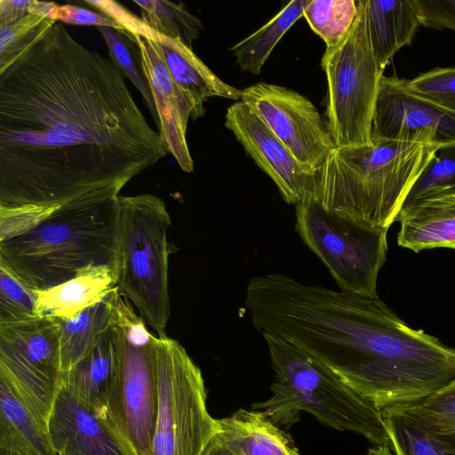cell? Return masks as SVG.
Here are the masks:
<instances>
[{"mask_svg": "<svg viewBox=\"0 0 455 455\" xmlns=\"http://www.w3.org/2000/svg\"><path fill=\"white\" fill-rule=\"evenodd\" d=\"M167 152L119 68L61 23L0 72V209L119 196Z\"/></svg>", "mask_w": 455, "mask_h": 455, "instance_id": "cell-1", "label": "cell"}, {"mask_svg": "<svg viewBox=\"0 0 455 455\" xmlns=\"http://www.w3.org/2000/svg\"><path fill=\"white\" fill-rule=\"evenodd\" d=\"M245 305L259 332L314 357L379 410L422 397L443 365V342L409 326L378 295L275 273L250 281Z\"/></svg>", "mask_w": 455, "mask_h": 455, "instance_id": "cell-2", "label": "cell"}, {"mask_svg": "<svg viewBox=\"0 0 455 455\" xmlns=\"http://www.w3.org/2000/svg\"><path fill=\"white\" fill-rule=\"evenodd\" d=\"M118 196H92L57 208L26 232L0 242V261L38 291L92 266L118 267Z\"/></svg>", "mask_w": 455, "mask_h": 455, "instance_id": "cell-3", "label": "cell"}, {"mask_svg": "<svg viewBox=\"0 0 455 455\" xmlns=\"http://www.w3.org/2000/svg\"><path fill=\"white\" fill-rule=\"evenodd\" d=\"M438 149L390 141L336 148L316 173L315 200L328 212L388 229Z\"/></svg>", "mask_w": 455, "mask_h": 455, "instance_id": "cell-4", "label": "cell"}, {"mask_svg": "<svg viewBox=\"0 0 455 455\" xmlns=\"http://www.w3.org/2000/svg\"><path fill=\"white\" fill-rule=\"evenodd\" d=\"M268 348L275 379L272 396L251 408L275 425L289 429L307 411L340 431L363 435L388 447L382 411L343 382L327 367L293 345L262 335Z\"/></svg>", "mask_w": 455, "mask_h": 455, "instance_id": "cell-5", "label": "cell"}, {"mask_svg": "<svg viewBox=\"0 0 455 455\" xmlns=\"http://www.w3.org/2000/svg\"><path fill=\"white\" fill-rule=\"evenodd\" d=\"M116 320L123 335L118 370L94 414L124 455H153L157 410L156 344L132 303L116 291Z\"/></svg>", "mask_w": 455, "mask_h": 455, "instance_id": "cell-6", "label": "cell"}, {"mask_svg": "<svg viewBox=\"0 0 455 455\" xmlns=\"http://www.w3.org/2000/svg\"><path fill=\"white\" fill-rule=\"evenodd\" d=\"M119 292L157 337L166 336L171 315L167 240L172 224L165 203L151 194L119 196Z\"/></svg>", "mask_w": 455, "mask_h": 455, "instance_id": "cell-7", "label": "cell"}, {"mask_svg": "<svg viewBox=\"0 0 455 455\" xmlns=\"http://www.w3.org/2000/svg\"><path fill=\"white\" fill-rule=\"evenodd\" d=\"M326 75L324 121L337 148L372 146L371 123L384 71L369 38L364 0H357L353 26L321 60Z\"/></svg>", "mask_w": 455, "mask_h": 455, "instance_id": "cell-8", "label": "cell"}, {"mask_svg": "<svg viewBox=\"0 0 455 455\" xmlns=\"http://www.w3.org/2000/svg\"><path fill=\"white\" fill-rule=\"evenodd\" d=\"M156 373L153 455H203L219 427L207 409L201 370L184 347L166 335L156 339Z\"/></svg>", "mask_w": 455, "mask_h": 455, "instance_id": "cell-9", "label": "cell"}, {"mask_svg": "<svg viewBox=\"0 0 455 455\" xmlns=\"http://www.w3.org/2000/svg\"><path fill=\"white\" fill-rule=\"evenodd\" d=\"M295 208L297 233L327 267L339 290L376 296L378 275L387 259L388 229L328 212L315 198Z\"/></svg>", "mask_w": 455, "mask_h": 455, "instance_id": "cell-10", "label": "cell"}, {"mask_svg": "<svg viewBox=\"0 0 455 455\" xmlns=\"http://www.w3.org/2000/svg\"><path fill=\"white\" fill-rule=\"evenodd\" d=\"M60 331L45 316L0 323V376L48 427L61 388Z\"/></svg>", "mask_w": 455, "mask_h": 455, "instance_id": "cell-11", "label": "cell"}, {"mask_svg": "<svg viewBox=\"0 0 455 455\" xmlns=\"http://www.w3.org/2000/svg\"><path fill=\"white\" fill-rule=\"evenodd\" d=\"M248 105L285 145L295 159L316 174L337 148L314 104L300 93L263 82L242 90Z\"/></svg>", "mask_w": 455, "mask_h": 455, "instance_id": "cell-12", "label": "cell"}, {"mask_svg": "<svg viewBox=\"0 0 455 455\" xmlns=\"http://www.w3.org/2000/svg\"><path fill=\"white\" fill-rule=\"evenodd\" d=\"M371 141L455 147V111L415 92L407 79L381 77L371 123Z\"/></svg>", "mask_w": 455, "mask_h": 455, "instance_id": "cell-13", "label": "cell"}, {"mask_svg": "<svg viewBox=\"0 0 455 455\" xmlns=\"http://www.w3.org/2000/svg\"><path fill=\"white\" fill-rule=\"evenodd\" d=\"M225 126L247 155L275 182L283 200L296 205L315 198V176L307 172L257 114L241 100L232 104Z\"/></svg>", "mask_w": 455, "mask_h": 455, "instance_id": "cell-14", "label": "cell"}, {"mask_svg": "<svg viewBox=\"0 0 455 455\" xmlns=\"http://www.w3.org/2000/svg\"><path fill=\"white\" fill-rule=\"evenodd\" d=\"M127 36L140 48L143 72L157 110L163 142L180 168L186 172H192L194 161L186 134L189 117L197 118L194 104L174 83L152 40L141 35L127 33Z\"/></svg>", "mask_w": 455, "mask_h": 455, "instance_id": "cell-15", "label": "cell"}, {"mask_svg": "<svg viewBox=\"0 0 455 455\" xmlns=\"http://www.w3.org/2000/svg\"><path fill=\"white\" fill-rule=\"evenodd\" d=\"M49 431L58 455H124L93 411L62 387Z\"/></svg>", "mask_w": 455, "mask_h": 455, "instance_id": "cell-16", "label": "cell"}, {"mask_svg": "<svg viewBox=\"0 0 455 455\" xmlns=\"http://www.w3.org/2000/svg\"><path fill=\"white\" fill-rule=\"evenodd\" d=\"M397 243L414 252L435 248L455 250V188L405 204L396 217Z\"/></svg>", "mask_w": 455, "mask_h": 455, "instance_id": "cell-17", "label": "cell"}, {"mask_svg": "<svg viewBox=\"0 0 455 455\" xmlns=\"http://www.w3.org/2000/svg\"><path fill=\"white\" fill-rule=\"evenodd\" d=\"M152 40L174 83L194 104L197 118L204 114V102L211 97L239 101L242 90L216 76L180 39L164 36L150 28Z\"/></svg>", "mask_w": 455, "mask_h": 455, "instance_id": "cell-18", "label": "cell"}, {"mask_svg": "<svg viewBox=\"0 0 455 455\" xmlns=\"http://www.w3.org/2000/svg\"><path fill=\"white\" fill-rule=\"evenodd\" d=\"M118 267L92 266L67 282L46 290H34L37 316L70 320L105 299L117 288Z\"/></svg>", "mask_w": 455, "mask_h": 455, "instance_id": "cell-19", "label": "cell"}, {"mask_svg": "<svg viewBox=\"0 0 455 455\" xmlns=\"http://www.w3.org/2000/svg\"><path fill=\"white\" fill-rule=\"evenodd\" d=\"M122 349V331L115 320L90 352L62 374L61 387L94 411L118 370Z\"/></svg>", "mask_w": 455, "mask_h": 455, "instance_id": "cell-20", "label": "cell"}, {"mask_svg": "<svg viewBox=\"0 0 455 455\" xmlns=\"http://www.w3.org/2000/svg\"><path fill=\"white\" fill-rule=\"evenodd\" d=\"M366 24L371 48L384 71L394 55L411 44L421 18L416 0H364Z\"/></svg>", "mask_w": 455, "mask_h": 455, "instance_id": "cell-21", "label": "cell"}, {"mask_svg": "<svg viewBox=\"0 0 455 455\" xmlns=\"http://www.w3.org/2000/svg\"><path fill=\"white\" fill-rule=\"evenodd\" d=\"M217 421L215 437L234 455H301L284 429L260 411L240 409Z\"/></svg>", "mask_w": 455, "mask_h": 455, "instance_id": "cell-22", "label": "cell"}, {"mask_svg": "<svg viewBox=\"0 0 455 455\" xmlns=\"http://www.w3.org/2000/svg\"><path fill=\"white\" fill-rule=\"evenodd\" d=\"M0 447L12 448L25 455H58L48 426L29 410L2 376Z\"/></svg>", "mask_w": 455, "mask_h": 455, "instance_id": "cell-23", "label": "cell"}, {"mask_svg": "<svg viewBox=\"0 0 455 455\" xmlns=\"http://www.w3.org/2000/svg\"><path fill=\"white\" fill-rule=\"evenodd\" d=\"M117 290L118 287L105 299L85 308L75 318L58 320L62 374L84 357L100 336L115 323L114 298Z\"/></svg>", "mask_w": 455, "mask_h": 455, "instance_id": "cell-24", "label": "cell"}, {"mask_svg": "<svg viewBox=\"0 0 455 455\" xmlns=\"http://www.w3.org/2000/svg\"><path fill=\"white\" fill-rule=\"evenodd\" d=\"M308 0H292L251 35L231 47L243 72L259 75L272 51L290 28L303 16Z\"/></svg>", "mask_w": 455, "mask_h": 455, "instance_id": "cell-25", "label": "cell"}, {"mask_svg": "<svg viewBox=\"0 0 455 455\" xmlns=\"http://www.w3.org/2000/svg\"><path fill=\"white\" fill-rule=\"evenodd\" d=\"M388 448L395 455H455V435L396 412L382 411Z\"/></svg>", "mask_w": 455, "mask_h": 455, "instance_id": "cell-26", "label": "cell"}, {"mask_svg": "<svg viewBox=\"0 0 455 455\" xmlns=\"http://www.w3.org/2000/svg\"><path fill=\"white\" fill-rule=\"evenodd\" d=\"M134 2L141 10L142 20L152 30L170 38L180 39L191 48L204 28L201 20L191 14L183 4L164 0Z\"/></svg>", "mask_w": 455, "mask_h": 455, "instance_id": "cell-27", "label": "cell"}, {"mask_svg": "<svg viewBox=\"0 0 455 455\" xmlns=\"http://www.w3.org/2000/svg\"><path fill=\"white\" fill-rule=\"evenodd\" d=\"M357 14V0H308L303 17L326 47L338 44L348 33Z\"/></svg>", "mask_w": 455, "mask_h": 455, "instance_id": "cell-28", "label": "cell"}, {"mask_svg": "<svg viewBox=\"0 0 455 455\" xmlns=\"http://www.w3.org/2000/svg\"><path fill=\"white\" fill-rule=\"evenodd\" d=\"M97 28L108 47L110 60L141 93L159 127L157 110L150 85L143 72L139 46L124 30L109 27H97Z\"/></svg>", "mask_w": 455, "mask_h": 455, "instance_id": "cell-29", "label": "cell"}, {"mask_svg": "<svg viewBox=\"0 0 455 455\" xmlns=\"http://www.w3.org/2000/svg\"><path fill=\"white\" fill-rule=\"evenodd\" d=\"M386 410L414 419L436 431L455 435V379L427 397Z\"/></svg>", "mask_w": 455, "mask_h": 455, "instance_id": "cell-30", "label": "cell"}, {"mask_svg": "<svg viewBox=\"0 0 455 455\" xmlns=\"http://www.w3.org/2000/svg\"><path fill=\"white\" fill-rule=\"evenodd\" d=\"M55 23L45 16L28 13L10 24L0 26V72L17 60Z\"/></svg>", "mask_w": 455, "mask_h": 455, "instance_id": "cell-31", "label": "cell"}, {"mask_svg": "<svg viewBox=\"0 0 455 455\" xmlns=\"http://www.w3.org/2000/svg\"><path fill=\"white\" fill-rule=\"evenodd\" d=\"M36 295L4 262L0 261V323L37 317Z\"/></svg>", "mask_w": 455, "mask_h": 455, "instance_id": "cell-32", "label": "cell"}, {"mask_svg": "<svg viewBox=\"0 0 455 455\" xmlns=\"http://www.w3.org/2000/svg\"><path fill=\"white\" fill-rule=\"evenodd\" d=\"M451 188H455V147L442 148L414 183L403 205Z\"/></svg>", "mask_w": 455, "mask_h": 455, "instance_id": "cell-33", "label": "cell"}, {"mask_svg": "<svg viewBox=\"0 0 455 455\" xmlns=\"http://www.w3.org/2000/svg\"><path fill=\"white\" fill-rule=\"evenodd\" d=\"M415 92L455 111V67L435 68L407 79Z\"/></svg>", "mask_w": 455, "mask_h": 455, "instance_id": "cell-34", "label": "cell"}, {"mask_svg": "<svg viewBox=\"0 0 455 455\" xmlns=\"http://www.w3.org/2000/svg\"><path fill=\"white\" fill-rule=\"evenodd\" d=\"M422 26L455 32V0H416Z\"/></svg>", "mask_w": 455, "mask_h": 455, "instance_id": "cell-35", "label": "cell"}, {"mask_svg": "<svg viewBox=\"0 0 455 455\" xmlns=\"http://www.w3.org/2000/svg\"><path fill=\"white\" fill-rule=\"evenodd\" d=\"M87 4L102 12L107 18L115 20L124 31L132 35L147 36L150 28L142 20L124 8L118 3L110 0H86Z\"/></svg>", "mask_w": 455, "mask_h": 455, "instance_id": "cell-36", "label": "cell"}, {"mask_svg": "<svg viewBox=\"0 0 455 455\" xmlns=\"http://www.w3.org/2000/svg\"><path fill=\"white\" fill-rule=\"evenodd\" d=\"M48 18L54 21H62L69 24L94 25L96 27H109L117 30H123L115 20L104 15L69 4L59 5L55 4Z\"/></svg>", "mask_w": 455, "mask_h": 455, "instance_id": "cell-37", "label": "cell"}, {"mask_svg": "<svg viewBox=\"0 0 455 455\" xmlns=\"http://www.w3.org/2000/svg\"><path fill=\"white\" fill-rule=\"evenodd\" d=\"M35 0H1L0 1V26L10 24L28 13Z\"/></svg>", "mask_w": 455, "mask_h": 455, "instance_id": "cell-38", "label": "cell"}, {"mask_svg": "<svg viewBox=\"0 0 455 455\" xmlns=\"http://www.w3.org/2000/svg\"><path fill=\"white\" fill-rule=\"evenodd\" d=\"M203 455H234L228 449H226L214 436L210 442Z\"/></svg>", "mask_w": 455, "mask_h": 455, "instance_id": "cell-39", "label": "cell"}, {"mask_svg": "<svg viewBox=\"0 0 455 455\" xmlns=\"http://www.w3.org/2000/svg\"><path fill=\"white\" fill-rule=\"evenodd\" d=\"M366 455H394L391 450L385 445H375L370 448Z\"/></svg>", "mask_w": 455, "mask_h": 455, "instance_id": "cell-40", "label": "cell"}, {"mask_svg": "<svg viewBox=\"0 0 455 455\" xmlns=\"http://www.w3.org/2000/svg\"><path fill=\"white\" fill-rule=\"evenodd\" d=\"M0 455H25L16 450L7 447H0Z\"/></svg>", "mask_w": 455, "mask_h": 455, "instance_id": "cell-41", "label": "cell"}]
</instances>
